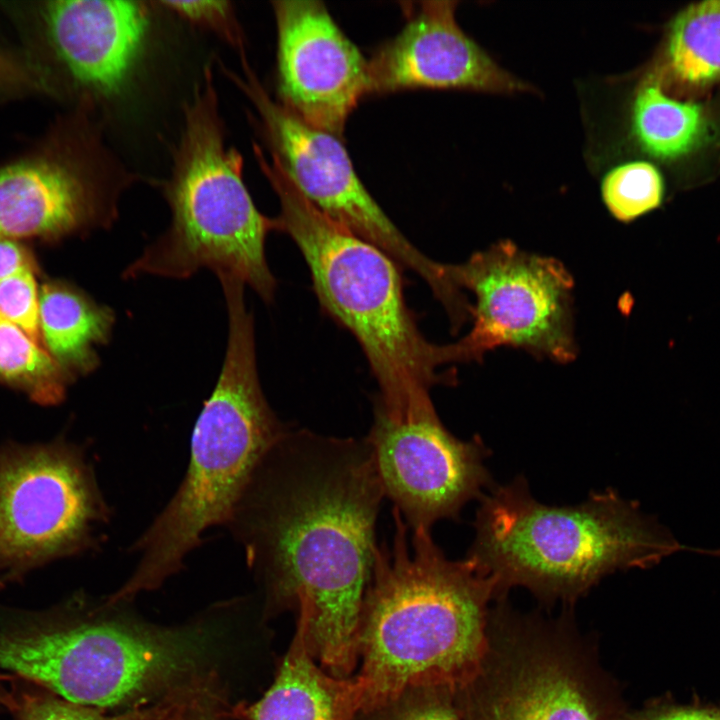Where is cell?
I'll use <instances>...</instances> for the list:
<instances>
[{
    "label": "cell",
    "mask_w": 720,
    "mask_h": 720,
    "mask_svg": "<svg viewBox=\"0 0 720 720\" xmlns=\"http://www.w3.org/2000/svg\"><path fill=\"white\" fill-rule=\"evenodd\" d=\"M384 497L366 439L289 429L259 462L225 524L259 586L263 618L287 611L303 617L311 655L339 678L358 666Z\"/></svg>",
    "instance_id": "obj_1"
},
{
    "label": "cell",
    "mask_w": 720,
    "mask_h": 720,
    "mask_svg": "<svg viewBox=\"0 0 720 720\" xmlns=\"http://www.w3.org/2000/svg\"><path fill=\"white\" fill-rule=\"evenodd\" d=\"M392 546H377L358 634L361 710L407 689L470 683L485 649L492 582L471 561L448 559L430 530H413L393 509Z\"/></svg>",
    "instance_id": "obj_2"
},
{
    "label": "cell",
    "mask_w": 720,
    "mask_h": 720,
    "mask_svg": "<svg viewBox=\"0 0 720 720\" xmlns=\"http://www.w3.org/2000/svg\"><path fill=\"white\" fill-rule=\"evenodd\" d=\"M257 163L280 202L275 230L297 245L324 311L357 340L378 383L375 409L393 419L433 407L429 392L453 377L439 368L456 361L453 344L421 333L403 292L399 265L384 251L308 201L279 161Z\"/></svg>",
    "instance_id": "obj_3"
},
{
    "label": "cell",
    "mask_w": 720,
    "mask_h": 720,
    "mask_svg": "<svg viewBox=\"0 0 720 720\" xmlns=\"http://www.w3.org/2000/svg\"><path fill=\"white\" fill-rule=\"evenodd\" d=\"M228 341L215 388L195 423L190 459L175 494L129 551L137 562L112 594L130 602L159 588L184 568L204 533L226 524L251 475L269 449L289 430L269 406L256 361L254 319L244 288L227 286Z\"/></svg>",
    "instance_id": "obj_4"
},
{
    "label": "cell",
    "mask_w": 720,
    "mask_h": 720,
    "mask_svg": "<svg viewBox=\"0 0 720 720\" xmlns=\"http://www.w3.org/2000/svg\"><path fill=\"white\" fill-rule=\"evenodd\" d=\"M128 602L84 596L0 626V667L61 699L105 711L156 703L207 669L202 627H163L125 612Z\"/></svg>",
    "instance_id": "obj_5"
},
{
    "label": "cell",
    "mask_w": 720,
    "mask_h": 720,
    "mask_svg": "<svg viewBox=\"0 0 720 720\" xmlns=\"http://www.w3.org/2000/svg\"><path fill=\"white\" fill-rule=\"evenodd\" d=\"M479 501L466 558L495 592L519 585L543 597H576L611 573L649 569L683 551L654 515L610 488L551 506L517 476Z\"/></svg>",
    "instance_id": "obj_6"
},
{
    "label": "cell",
    "mask_w": 720,
    "mask_h": 720,
    "mask_svg": "<svg viewBox=\"0 0 720 720\" xmlns=\"http://www.w3.org/2000/svg\"><path fill=\"white\" fill-rule=\"evenodd\" d=\"M243 158L225 143L224 121L210 67L184 104V127L163 193L167 231L123 271L124 279H187L207 268L233 277L270 303L276 279L265 255L274 218L255 206L243 180Z\"/></svg>",
    "instance_id": "obj_7"
},
{
    "label": "cell",
    "mask_w": 720,
    "mask_h": 720,
    "mask_svg": "<svg viewBox=\"0 0 720 720\" xmlns=\"http://www.w3.org/2000/svg\"><path fill=\"white\" fill-rule=\"evenodd\" d=\"M111 508L93 464L63 438L0 447V579L99 546Z\"/></svg>",
    "instance_id": "obj_8"
},
{
    "label": "cell",
    "mask_w": 720,
    "mask_h": 720,
    "mask_svg": "<svg viewBox=\"0 0 720 720\" xmlns=\"http://www.w3.org/2000/svg\"><path fill=\"white\" fill-rule=\"evenodd\" d=\"M453 285L475 297L470 332L455 343L460 362L481 360L498 346L524 349L560 363L573 360V279L554 258L501 241L461 264H449Z\"/></svg>",
    "instance_id": "obj_9"
},
{
    "label": "cell",
    "mask_w": 720,
    "mask_h": 720,
    "mask_svg": "<svg viewBox=\"0 0 720 720\" xmlns=\"http://www.w3.org/2000/svg\"><path fill=\"white\" fill-rule=\"evenodd\" d=\"M242 56V75L221 63L249 98L273 155L301 194L332 220L418 274L441 303L450 294L447 264L415 247L383 212L358 178L339 138L314 128L272 100Z\"/></svg>",
    "instance_id": "obj_10"
},
{
    "label": "cell",
    "mask_w": 720,
    "mask_h": 720,
    "mask_svg": "<svg viewBox=\"0 0 720 720\" xmlns=\"http://www.w3.org/2000/svg\"><path fill=\"white\" fill-rule=\"evenodd\" d=\"M366 441L384 495L412 530H430L437 521L457 519L468 502L495 485L484 442L480 437L456 438L434 407L401 419L375 409Z\"/></svg>",
    "instance_id": "obj_11"
},
{
    "label": "cell",
    "mask_w": 720,
    "mask_h": 720,
    "mask_svg": "<svg viewBox=\"0 0 720 720\" xmlns=\"http://www.w3.org/2000/svg\"><path fill=\"white\" fill-rule=\"evenodd\" d=\"M272 5L281 104L306 124L340 138L349 115L368 94V60L322 2Z\"/></svg>",
    "instance_id": "obj_12"
},
{
    "label": "cell",
    "mask_w": 720,
    "mask_h": 720,
    "mask_svg": "<svg viewBox=\"0 0 720 720\" xmlns=\"http://www.w3.org/2000/svg\"><path fill=\"white\" fill-rule=\"evenodd\" d=\"M456 1H425L368 60V94L404 89H461L493 94L530 91L457 24Z\"/></svg>",
    "instance_id": "obj_13"
},
{
    "label": "cell",
    "mask_w": 720,
    "mask_h": 720,
    "mask_svg": "<svg viewBox=\"0 0 720 720\" xmlns=\"http://www.w3.org/2000/svg\"><path fill=\"white\" fill-rule=\"evenodd\" d=\"M115 161L84 171L63 161H33L0 169V234L59 238L110 227L128 183Z\"/></svg>",
    "instance_id": "obj_14"
},
{
    "label": "cell",
    "mask_w": 720,
    "mask_h": 720,
    "mask_svg": "<svg viewBox=\"0 0 720 720\" xmlns=\"http://www.w3.org/2000/svg\"><path fill=\"white\" fill-rule=\"evenodd\" d=\"M45 19L58 57L80 86L103 100L127 88L148 37L144 2L52 1Z\"/></svg>",
    "instance_id": "obj_15"
},
{
    "label": "cell",
    "mask_w": 720,
    "mask_h": 720,
    "mask_svg": "<svg viewBox=\"0 0 720 720\" xmlns=\"http://www.w3.org/2000/svg\"><path fill=\"white\" fill-rule=\"evenodd\" d=\"M482 696H461L466 720H604L585 682L559 657H518Z\"/></svg>",
    "instance_id": "obj_16"
},
{
    "label": "cell",
    "mask_w": 720,
    "mask_h": 720,
    "mask_svg": "<svg viewBox=\"0 0 720 720\" xmlns=\"http://www.w3.org/2000/svg\"><path fill=\"white\" fill-rule=\"evenodd\" d=\"M361 710V689L353 675L326 672L311 655L306 623L298 616L289 648L264 695L250 705L234 707L243 720H354Z\"/></svg>",
    "instance_id": "obj_17"
},
{
    "label": "cell",
    "mask_w": 720,
    "mask_h": 720,
    "mask_svg": "<svg viewBox=\"0 0 720 720\" xmlns=\"http://www.w3.org/2000/svg\"><path fill=\"white\" fill-rule=\"evenodd\" d=\"M39 303L42 342L64 373L71 378L95 370L96 347L110 340L114 311L61 282L43 285Z\"/></svg>",
    "instance_id": "obj_18"
},
{
    "label": "cell",
    "mask_w": 720,
    "mask_h": 720,
    "mask_svg": "<svg viewBox=\"0 0 720 720\" xmlns=\"http://www.w3.org/2000/svg\"><path fill=\"white\" fill-rule=\"evenodd\" d=\"M631 129L646 154L673 161L713 143L719 128L707 105L670 96L655 71L634 94Z\"/></svg>",
    "instance_id": "obj_19"
},
{
    "label": "cell",
    "mask_w": 720,
    "mask_h": 720,
    "mask_svg": "<svg viewBox=\"0 0 720 720\" xmlns=\"http://www.w3.org/2000/svg\"><path fill=\"white\" fill-rule=\"evenodd\" d=\"M656 71L664 86L678 90H704L720 80V0L691 4L676 15Z\"/></svg>",
    "instance_id": "obj_20"
},
{
    "label": "cell",
    "mask_w": 720,
    "mask_h": 720,
    "mask_svg": "<svg viewBox=\"0 0 720 720\" xmlns=\"http://www.w3.org/2000/svg\"><path fill=\"white\" fill-rule=\"evenodd\" d=\"M69 377L47 350L0 313V380L43 405L61 402Z\"/></svg>",
    "instance_id": "obj_21"
},
{
    "label": "cell",
    "mask_w": 720,
    "mask_h": 720,
    "mask_svg": "<svg viewBox=\"0 0 720 720\" xmlns=\"http://www.w3.org/2000/svg\"><path fill=\"white\" fill-rule=\"evenodd\" d=\"M601 196L610 214L630 222L658 208L664 196L659 170L648 161H630L610 169L601 182Z\"/></svg>",
    "instance_id": "obj_22"
},
{
    "label": "cell",
    "mask_w": 720,
    "mask_h": 720,
    "mask_svg": "<svg viewBox=\"0 0 720 720\" xmlns=\"http://www.w3.org/2000/svg\"><path fill=\"white\" fill-rule=\"evenodd\" d=\"M455 691L443 686H420L365 711L354 720H463Z\"/></svg>",
    "instance_id": "obj_23"
},
{
    "label": "cell",
    "mask_w": 720,
    "mask_h": 720,
    "mask_svg": "<svg viewBox=\"0 0 720 720\" xmlns=\"http://www.w3.org/2000/svg\"><path fill=\"white\" fill-rule=\"evenodd\" d=\"M176 691L162 700L112 715L55 697H40L23 707L19 720H166L175 702Z\"/></svg>",
    "instance_id": "obj_24"
},
{
    "label": "cell",
    "mask_w": 720,
    "mask_h": 720,
    "mask_svg": "<svg viewBox=\"0 0 720 720\" xmlns=\"http://www.w3.org/2000/svg\"><path fill=\"white\" fill-rule=\"evenodd\" d=\"M233 711L217 674L207 670L176 691L174 706L166 720H231Z\"/></svg>",
    "instance_id": "obj_25"
},
{
    "label": "cell",
    "mask_w": 720,
    "mask_h": 720,
    "mask_svg": "<svg viewBox=\"0 0 720 720\" xmlns=\"http://www.w3.org/2000/svg\"><path fill=\"white\" fill-rule=\"evenodd\" d=\"M39 302L32 267L20 268L0 279V313L38 344L42 342Z\"/></svg>",
    "instance_id": "obj_26"
},
{
    "label": "cell",
    "mask_w": 720,
    "mask_h": 720,
    "mask_svg": "<svg viewBox=\"0 0 720 720\" xmlns=\"http://www.w3.org/2000/svg\"><path fill=\"white\" fill-rule=\"evenodd\" d=\"M188 22L214 32L243 52V36L232 3L227 0L159 1Z\"/></svg>",
    "instance_id": "obj_27"
},
{
    "label": "cell",
    "mask_w": 720,
    "mask_h": 720,
    "mask_svg": "<svg viewBox=\"0 0 720 720\" xmlns=\"http://www.w3.org/2000/svg\"><path fill=\"white\" fill-rule=\"evenodd\" d=\"M633 720H720V707L661 705L638 714Z\"/></svg>",
    "instance_id": "obj_28"
},
{
    "label": "cell",
    "mask_w": 720,
    "mask_h": 720,
    "mask_svg": "<svg viewBox=\"0 0 720 720\" xmlns=\"http://www.w3.org/2000/svg\"><path fill=\"white\" fill-rule=\"evenodd\" d=\"M30 255L15 239L0 234V279L23 267H32Z\"/></svg>",
    "instance_id": "obj_29"
}]
</instances>
